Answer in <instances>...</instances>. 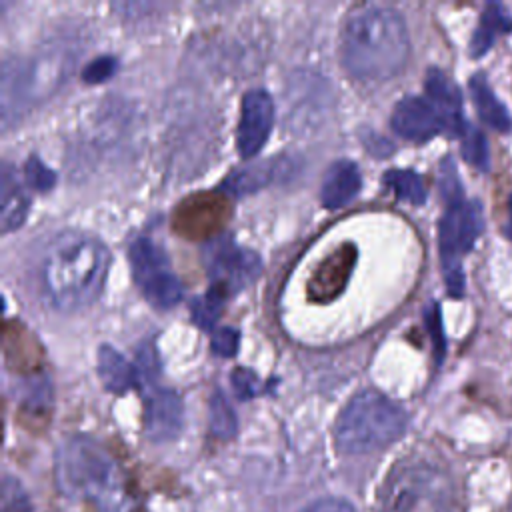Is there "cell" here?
<instances>
[{"instance_id":"f546056e","label":"cell","mask_w":512,"mask_h":512,"mask_svg":"<svg viewBox=\"0 0 512 512\" xmlns=\"http://www.w3.org/2000/svg\"><path fill=\"white\" fill-rule=\"evenodd\" d=\"M238 344H240V334H238V330L228 328V326L218 328V330L214 332V336H212V342H210L212 352H214L216 356H224V358L234 356L236 350H238Z\"/></svg>"},{"instance_id":"d4e9b609","label":"cell","mask_w":512,"mask_h":512,"mask_svg":"<svg viewBox=\"0 0 512 512\" xmlns=\"http://www.w3.org/2000/svg\"><path fill=\"white\" fill-rule=\"evenodd\" d=\"M2 512H34L22 484L8 474L2 480Z\"/></svg>"},{"instance_id":"8fae6325","label":"cell","mask_w":512,"mask_h":512,"mask_svg":"<svg viewBox=\"0 0 512 512\" xmlns=\"http://www.w3.org/2000/svg\"><path fill=\"white\" fill-rule=\"evenodd\" d=\"M274 124V102L272 96L262 90L254 88L248 90L242 98L240 120L236 130V146L244 158L256 156L262 146L266 144Z\"/></svg>"},{"instance_id":"7a4b0ae2","label":"cell","mask_w":512,"mask_h":512,"mask_svg":"<svg viewBox=\"0 0 512 512\" xmlns=\"http://www.w3.org/2000/svg\"><path fill=\"white\" fill-rule=\"evenodd\" d=\"M410 52L402 14L390 6H356L342 26L340 56L344 68L358 80L382 82L398 74Z\"/></svg>"},{"instance_id":"6da1fadb","label":"cell","mask_w":512,"mask_h":512,"mask_svg":"<svg viewBox=\"0 0 512 512\" xmlns=\"http://www.w3.org/2000/svg\"><path fill=\"white\" fill-rule=\"evenodd\" d=\"M58 490L94 512H134L136 496L116 456L82 434L64 438L54 454Z\"/></svg>"},{"instance_id":"d6986e66","label":"cell","mask_w":512,"mask_h":512,"mask_svg":"<svg viewBox=\"0 0 512 512\" xmlns=\"http://www.w3.org/2000/svg\"><path fill=\"white\" fill-rule=\"evenodd\" d=\"M98 376L112 392H124L140 382L138 368L128 364V360L112 346H102L98 352Z\"/></svg>"},{"instance_id":"cb8c5ba5","label":"cell","mask_w":512,"mask_h":512,"mask_svg":"<svg viewBox=\"0 0 512 512\" xmlns=\"http://www.w3.org/2000/svg\"><path fill=\"white\" fill-rule=\"evenodd\" d=\"M224 300H226V298L220 296V294L214 292V290H208L206 294L194 298L192 304H190V314H192L194 322H196L200 328H204V330L214 328L216 320L220 318Z\"/></svg>"},{"instance_id":"603a6c76","label":"cell","mask_w":512,"mask_h":512,"mask_svg":"<svg viewBox=\"0 0 512 512\" xmlns=\"http://www.w3.org/2000/svg\"><path fill=\"white\" fill-rule=\"evenodd\" d=\"M236 428L238 422L232 406L228 404L226 396L220 390H216L210 398V430L220 438H230L234 436Z\"/></svg>"},{"instance_id":"44dd1931","label":"cell","mask_w":512,"mask_h":512,"mask_svg":"<svg viewBox=\"0 0 512 512\" xmlns=\"http://www.w3.org/2000/svg\"><path fill=\"white\" fill-rule=\"evenodd\" d=\"M384 186L394 192L396 198L420 206L426 202V186L422 182V176L414 170H388L382 178Z\"/></svg>"},{"instance_id":"f1b7e54d","label":"cell","mask_w":512,"mask_h":512,"mask_svg":"<svg viewBox=\"0 0 512 512\" xmlns=\"http://www.w3.org/2000/svg\"><path fill=\"white\" fill-rule=\"evenodd\" d=\"M116 68H118V62L114 56H98L84 66L82 78L88 84H98L108 80L116 72Z\"/></svg>"},{"instance_id":"5bb4252c","label":"cell","mask_w":512,"mask_h":512,"mask_svg":"<svg viewBox=\"0 0 512 512\" xmlns=\"http://www.w3.org/2000/svg\"><path fill=\"white\" fill-rule=\"evenodd\" d=\"M426 94L428 100L440 112L446 132L452 136H462L466 130V120L462 116V96L458 86L440 68H430L426 72Z\"/></svg>"},{"instance_id":"484cf974","label":"cell","mask_w":512,"mask_h":512,"mask_svg":"<svg viewBox=\"0 0 512 512\" xmlns=\"http://www.w3.org/2000/svg\"><path fill=\"white\" fill-rule=\"evenodd\" d=\"M424 324H426V330H428L430 340H432L436 364H440L442 358H444V352H446V338H444V328H442V312H440V306L436 302H432L426 308Z\"/></svg>"},{"instance_id":"8992f818","label":"cell","mask_w":512,"mask_h":512,"mask_svg":"<svg viewBox=\"0 0 512 512\" xmlns=\"http://www.w3.org/2000/svg\"><path fill=\"white\" fill-rule=\"evenodd\" d=\"M484 230L480 200H466L464 194L446 198V210L438 224V250L444 282L452 298L464 296L462 256L468 254Z\"/></svg>"},{"instance_id":"7c38bea8","label":"cell","mask_w":512,"mask_h":512,"mask_svg":"<svg viewBox=\"0 0 512 512\" xmlns=\"http://www.w3.org/2000/svg\"><path fill=\"white\" fill-rule=\"evenodd\" d=\"M392 128L406 140L426 142L446 130L436 106L424 96H404L392 112Z\"/></svg>"},{"instance_id":"4dcf8cb0","label":"cell","mask_w":512,"mask_h":512,"mask_svg":"<svg viewBox=\"0 0 512 512\" xmlns=\"http://www.w3.org/2000/svg\"><path fill=\"white\" fill-rule=\"evenodd\" d=\"M300 512H358V510L354 508L352 502H348V500H344V498L328 496V498L314 500L312 504H308V506L302 508Z\"/></svg>"},{"instance_id":"9c48e42d","label":"cell","mask_w":512,"mask_h":512,"mask_svg":"<svg viewBox=\"0 0 512 512\" xmlns=\"http://www.w3.org/2000/svg\"><path fill=\"white\" fill-rule=\"evenodd\" d=\"M230 218V198L226 192H196L184 198L172 216L174 232L184 238L204 240L220 236Z\"/></svg>"},{"instance_id":"83f0119b","label":"cell","mask_w":512,"mask_h":512,"mask_svg":"<svg viewBox=\"0 0 512 512\" xmlns=\"http://www.w3.org/2000/svg\"><path fill=\"white\" fill-rule=\"evenodd\" d=\"M232 388H234V394L240 400H250V398H254L256 394L262 392L264 384H262V380L258 378V374L254 370L236 368L232 372Z\"/></svg>"},{"instance_id":"30bf717a","label":"cell","mask_w":512,"mask_h":512,"mask_svg":"<svg viewBox=\"0 0 512 512\" xmlns=\"http://www.w3.org/2000/svg\"><path fill=\"white\" fill-rule=\"evenodd\" d=\"M356 246L352 242H342L332 248L312 270L306 282V296L314 304H328L336 300L354 270Z\"/></svg>"},{"instance_id":"277c9868","label":"cell","mask_w":512,"mask_h":512,"mask_svg":"<svg viewBox=\"0 0 512 512\" xmlns=\"http://www.w3.org/2000/svg\"><path fill=\"white\" fill-rule=\"evenodd\" d=\"M408 426L400 404L378 390H362L348 400L334 424V444L344 454H370L394 444Z\"/></svg>"},{"instance_id":"7402d4cb","label":"cell","mask_w":512,"mask_h":512,"mask_svg":"<svg viewBox=\"0 0 512 512\" xmlns=\"http://www.w3.org/2000/svg\"><path fill=\"white\" fill-rule=\"evenodd\" d=\"M462 138V156L464 160L474 166L480 172H488L490 170V150H488V142L486 136L474 128V126H466Z\"/></svg>"},{"instance_id":"52a82bcc","label":"cell","mask_w":512,"mask_h":512,"mask_svg":"<svg viewBox=\"0 0 512 512\" xmlns=\"http://www.w3.org/2000/svg\"><path fill=\"white\" fill-rule=\"evenodd\" d=\"M202 254L210 290L224 298H230L248 288L262 272L260 256L236 244L228 234H220L208 240Z\"/></svg>"},{"instance_id":"2e32d148","label":"cell","mask_w":512,"mask_h":512,"mask_svg":"<svg viewBox=\"0 0 512 512\" xmlns=\"http://www.w3.org/2000/svg\"><path fill=\"white\" fill-rule=\"evenodd\" d=\"M512 32V14L500 2H488L470 38V56L482 58L502 34Z\"/></svg>"},{"instance_id":"5b68a950","label":"cell","mask_w":512,"mask_h":512,"mask_svg":"<svg viewBox=\"0 0 512 512\" xmlns=\"http://www.w3.org/2000/svg\"><path fill=\"white\" fill-rule=\"evenodd\" d=\"M378 512H456L454 484L430 460H402L382 484Z\"/></svg>"},{"instance_id":"4fadbf2b","label":"cell","mask_w":512,"mask_h":512,"mask_svg":"<svg viewBox=\"0 0 512 512\" xmlns=\"http://www.w3.org/2000/svg\"><path fill=\"white\" fill-rule=\"evenodd\" d=\"M184 422V406L178 392L160 388L148 394L144 406V430L154 442L174 440Z\"/></svg>"},{"instance_id":"1f68e13d","label":"cell","mask_w":512,"mask_h":512,"mask_svg":"<svg viewBox=\"0 0 512 512\" xmlns=\"http://www.w3.org/2000/svg\"><path fill=\"white\" fill-rule=\"evenodd\" d=\"M504 234H506V238L512 242V194H510V198H508V220H506V224H504Z\"/></svg>"},{"instance_id":"9a60e30c","label":"cell","mask_w":512,"mask_h":512,"mask_svg":"<svg viewBox=\"0 0 512 512\" xmlns=\"http://www.w3.org/2000/svg\"><path fill=\"white\" fill-rule=\"evenodd\" d=\"M360 170L352 160H336L324 174L320 200L326 208L336 210L346 206L360 190Z\"/></svg>"},{"instance_id":"ffe728a7","label":"cell","mask_w":512,"mask_h":512,"mask_svg":"<svg viewBox=\"0 0 512 512\" xmlns=\"http://www.w3.org/2000/svg\"><path fill=\"white\" fill-rule=\"evenodd\" d=\"M276 168H278V162H258V164H250V166H244L240 170H234L226 182L222 184L224 192L228 196H244V194H250V192H256L258 188L266 186L274 174H276Z\"/></svg>"},{"instance_id":"ac0fdd59","label":"cell","mask_w":512,"mask_h":512,"mask_svg":"<svg viewBox=\"0 0 512 512\" xmlns=\"http://www.w3.org/2000/svg\"><path fill=\"white\" fill-rule=\"evenodd\" d=\"M468 88H470L472 102H474L482 122L488 124L496 132H510L512 130V116H510L508 108L498 100V96L492 90V86L488 84L486 76L480 74V72L470 76Z\"/></svg>"},{"instance_id":"3957f363","label":"cell","mask_w":512,"mask_h":512,"mask_svg":"<svg viewBox=\"0 0 512 512\" xmlns=\"http://www.w3.org/2000/svg\"><path fill=\"white\" fill-rule=\"evenodd\" d=\"M108 268L110 252L98 238L84 232H64L44 254L42 290L54 308L76 312L100 296Z\"/></svg>"},{"instance_id":"4316f807","label":"cell","mask_w":512,"mask_h":512,"mask_svg":"<svg viewBox=\"0 0 512 512\" xmlns=\"http://www.w3.org/2000/svg\"><path fill=\"white\" fill-rule=\"evenodd\" d=\"M24 176H26V182L38 192H48L56 182V174L38 156H30L26 160Z\"/></svg>"},{"instance_id":"e0dca14e","label":"cell","mask_w":512,"mask_h":512,"mask_svg":"<svg viewBox=\"0 0 512 512\" xmlns=\"http://www.w3.org/2000/svg\"><path fill=\"white\" fill-rule=\"evenodd\" d=\"M2 184H0V204H2V212H0V224H2V232H10L16 230L18 226H22L28 208H30V198L24 190V186L20 184V180L16 178L14 168L4 162L2 164Z\"/></svg>"},{"instance_id":"ba28073f","label":"cell","mask_w":512,"mask_h":512,"mask_svg":"<svg viewBox=\"0 0 512 512\" xmlns=\"http://www.w3.org/2000/svg\"><path fill=\"white\" fill-rule=\"evenodd\" d=\"M130 266L138 288L152 306L166 310L182 298V284L174 274L170 260L150 238L140 236L132 242Z\"/></svg>"}]
</instances>
